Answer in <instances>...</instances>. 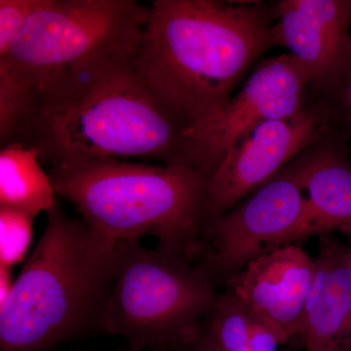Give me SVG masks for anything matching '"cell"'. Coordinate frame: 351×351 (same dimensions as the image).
Instances as JSON below:
<instances>
[{
	"label": "cell",
	"mask_w": 351,
	"mask_h": 351,
	"mask_svg": "<svg viewBox=\"0 0 351 351\" xmlns=\"http://www.w3.org/2000/svg\"><path fill=\"white\" fill-rule=\"evenodd\" d=\"M132 53L90 58L29 92L5 145L34 149L49 166L133 158L213 171L200 141L160 107L138 77Z\"/></svg>",
	"instance_id": "cell-1"
},
{
	"label": "cell",
	"mask_w": 351,
	"mask_h": 351,
	"mask_svg": "<svg viewBox=\"0 0 351 351\" xmlns=\"http://www.w3.org/2000/svg\"><path fill=\"white\" fill-rule=\"evenodd\" d=\"M276 3L154 0L131 63L160 107L207 152L247 71L274 47ZM209 160V158H208Z\"/></svg>",
	"instance_id": "cell-2"
},
{
	"label": "cell",
	"mask_w": 351,
	"mask_h": 351,
	"mask_svg": "<svg viewBox=\"0 0 351 351\" xmlns=\"http://www.w3.org/2000/svg\"><path fill=\"white\" fill-rule=\"evenodd\" d=\"M57 195L114 241L156 237L157 247L195 263L208 226L204 167L96 158L49 166Z\"/></svg>",
	"instance_id": "cell-3"
},
{
	"label": "cell",
	"mask_w": 351,
	"mask_h": 351,
	"mask_svg": "<svg viewBox=\"0 0 351 351\" xmlns=\"http://www.w3.org/2000/svg\"><path fill=\"white\" fill-rule=\"evenodd\" d=\"M117 245L57 206L0 306V351H48L96 327Z\"/></svg>",
	"instance_id": "cell-4"
},
{
	"label": "cell",
	"mask_w": 351,
	"mask_h": 351,
	"mask_svg": "<svg viewBox=\"0 0 351 351\" xmlns=\"http://www.w3.org/2000/svg\"><path fill=\"white\" fill-rule=\"evenodd\" d=\"M218 293L195 263L140 241L117 242L95 329L125 339L134 351L172 350L197 334Z\"/></svg>",
	"instance_id": "cell-5"
},
{
	"label": "cell",
	"mask_w": 351,
	"mask_h": 351,
	"mask_svg": "<svg viewBox=\"0 0 351 351\" xmlns=\"http://www.w3.org/2000/svg\"><path fill=\"white\" fill-rule=\"evenodd\" d=\"M149 17L134 0H43L0 58V78L27 94L90 58L133 52Z\"/></svg>",
	"instance_id": "cell-6"
},
{
	"label": "cell",
	"mask_w": 351,
	"mask_h": 351,
	"mask_svg": "<svg viewBox=\"0 0 351 351\" xmlns=\"http://www.w3.org/2000/svg\"><path fill=\"white\" fill-rule=\"evenodd\" d=\"M315 234L308 200L287 166L208 225L195 263L217 288L270 252Z\"/></svg>",
	"instance_id": "cell-7"
},
{
	"label": "cell",
	"mask_w": 351,
	"mask_h": 351,
	"mask_svg": "<svg viewBox=\"0 0 351 351\" xmlns=\"http://www.w3.org/2000/svg\"><path fill=\"white\" fill-rule=\"evenodd\" d=\"M326 130V112L308 96L295 114L252 128L226 152L210 179L208 225L271 179Z\"/></svg>",
	"instance_id": "cell-8"
},
{
	"label": "cell",
	"mask_w": 351,
	"mask_h": 351,
	"mask_svg": "<svg viewBox=\"0 0 351 351\" xmlns=\"http://www.w3.org/2000/svg\"><path fill=\"white\" fill-rule=\"evenodd\" d=\"M311 83L308 71L290 53L260 62L208 136L212 167L216 169L226 152L254 127L300 112Z\"/></svg>",
	"instance_id": "cell-9"
},
{
	"label": "cell",
	"mask_w": 351,
	"mask_h": 351,
	"mask_svg": "<svg viewBox=\"0 0 351 351\" xmlns=\"http://www.w3.org/2000/svg\"><path fill=\"white\" fill-rule=\"evenodd\" d=\"M314 276V258L291 244L250 263L223 289L239 295L285 345L301 327Z\"/></svg>",
	"instance_id": "cell-10"
},
{
	"label": "cell",
	"mask_w": 351,
	"mask_h": 351,
	"mask_svg": "<svg viewBox=\"0 0 351 351\" xmlns=\"http://www.w3.org/2000/svg\"><path fill=\"white\" fill-rule=\"evenodd\" d=\"M274 46H283L318 84L336 68L351 43V0H282L276 3Z\"/></svg>",
	"instance_id": "cell-11"
},
{
	"label": "cell",
	"mask_w": 351,
	"mask_h": 351,
	"mask_svg": "<svg viewBox=\"0 0 351 351\" xmlns=\"http://www.w3.org/2000/svg\"><path fill=\"white\" fill-rule=\"evenodd\" d=\"M315 276L295 339L306 351H351V262L334 232L318 235Z\"/></svg>",
	"instance_id": "cell-12"
},
{
	"label": "cell",
	"mask_w": 351,
	"mask_h": 351,
	"mask_svg": "<svg viewBox=\"0 0 351 351\" xmlns=\"http://www.w3.org/2000/svg\"><path fill=\"white\" fill-rule=\"evenodd\" d=\"M350 140L325 133L287 164L308 200L315 234L351 225Z\"/></svg>",
	"instance_id": "cell-13"
},
{
	"label": "cell",
	"mask_w": 351,
	"mask_h": 351,
	"mask_svg": "<svg viewBox=\"0 0 351 351\" xmlns=\"http://www.w3.org/2000/svg\"><path fill=\"white\" fill-rule=\"evenodd\" d=\"M57 193L43 169L38 152L20 144L0 151V207L18 210L36 218L57 206Z\"/></svg>",
	"instance_id": "cell-14"
},
{
	"label": "cell",
	"mask_w": 351,
	"mask_h": 351,
	"mask_svg": "<svg viewBox=\"0 0 351 351\" xmlns=\"http://www.w3.org/2000/svg\"><path fill=\"white\" fill-rule=\"evenodd\" d=\"M199 331L223 351H280L276 334L228 289L218 293Z\"/></svg>",
	"instance_id": "cell-15"
},
{
	"label": "cell",
	"mask_w": 351,
	"mask_h": 351,
	"mask_svg": "<svg viewBox=\"0 0 351 351\" xmlns=\"http://www.w3.org/2000/svg\"><path fill=\"white\" fill-rule=\"evenodd\" d=\"M308 98L326 112L327 131L351 138V43L326 78L308 88Z\"/></svg>",
	"instance_id": "cell-16"
},
{
	"label": "cell",
	"mask_w": 351,
	"mask_h": 351,
	"mask_svg": "<svg viewBox=\"0 0 351 351\" xmlns=\"http://www.w3.org/2000/svg\"><path fill=\"white\" fill-rule=\"evenodd\" d=\"M34 219L24 212L0 207V265L12 269L27 257Z\"/></svg>",
	"instance_id": "cell-17"
},
{
	"label": "cell",
	"mask_w": 351,
	"mask_h": 351,
	"mask_svg": "<svg viewBox=\"0 0 351 351\" xmlns=\"http://www.w3.org/2000/svg\"><path fill=\"white\" fill-rule=\"evenodd\" d=\"M43 0H0V58L5 57Z\"/></svg>",
	"instance_id": "cell-18"
},
{
	"label": "cell",
	"mask_w": 351,
	"mask_h": 351,
	"mask_svg": "<svg viewBox=\"0 0 351 351\" xmlns=\"http://www.w3.org/2000/svg\"><path fill=\"white\" fill-rule=\"evenodd\" d=\"M172 351H223L214 345L210 339H208L204 335L198 330L197 334L193 339L181 343Z\"/></svg>",
	"instance_id": "cell-19"
},
{
	"label": "cell",
	"mask_w": 351,
	"mask_h": 351,
	"mask_svg": "<svg viewBox=\"0 0 351 351\" xmlns=\"http://www.w3.org/2000/svg\"><path fill=\"white\" fill-rule=\"evenodd\" d=\"M14 281L10 267L0 265V306L5 302L12 290Z\"/></svg>",
	"instance_id": "cell-20"
},
{
	"label": "cell",
	"mask_w": 351,
	"mask_h": 351,
	"mask_svg": "<svg viewBox=\"0 0 351 351\" xmlns=\"http://www.w3.org/2000/svg\"><path fill=\"white\" fill-rule=\"evenodd\" d=\"M339 232L341 233H343V234L346 235V239L348 240V252H350V262H351V225H346L341 226V228H339Z\"/></svg>",
	"instance_id": "cell-21"
},
{
	"label": "cell",
	"mask_w": 351,
	"mask_h": 351,
	"mask_svg": "<svg viewBox=\"0 0 351 351\" xmlns=\"http://www.w3.org/2000/svg\"><path fill=\"white\" fill-rule=\"evenodd\" d=\"M126 351H134L132 350H126ZM147 351H172L171 350H165V348H156V350H149Z\"/></svg>",
	"instance_id": "cell-22"
},
{
	"label": "cell",
	"mask_w": 351,
	"mask_h": 351,
	"mask_svg": "<svg viewBox=\"0 0 351 351\" xmlns=\"http://www.w3.org/2000/svg\"><path fill=\"white\" fill-rule=\"evenodd\" d=\"M304 351H306V350H304Z\"/></svg>",
	"instance_id": "cell-23"
}]
</instances>
